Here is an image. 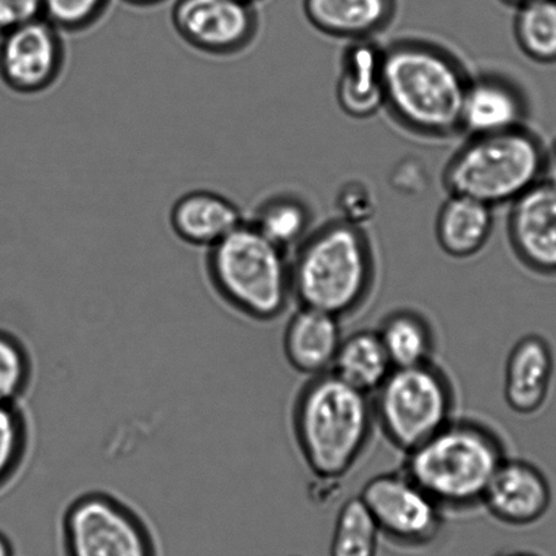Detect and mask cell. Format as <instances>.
Instances as JSON below:
<instances>
[{"instance_id": "obj_25", "label": "cell", "mask_w": 556, "mask_h": 556, "mask_svg": "<svg viewBox=\"0 0 556 556\" xmlns=\"http://www.w3.org/2000/svg\"><path fill=\"white\" fill-rule=\"evenodd\" d=\"M381 533L359 495L344 502L334 520L329 556H379Z\"/></svg>"}, {"instance_id": "obj_32", "label": "cell", "mask_w": 556, "mask_h": 556, "mask_svg": "<svg viewBox=\"0 0 556 556\" xmlns=\"http://www.w3.org/2000/svg\"><path fill=\"white\" fill-rule=\"evenodd\" d=\"M0 556H14L12 540L2 531H0Z\"/></svg>"}, {"instance_id": "obj_33", "label": "cell", "mask_w": 556, "mask_h": 556, "mask_svg": "<svg viewBox=\"0 0 556 556\" xmlns=\"http://www.w3.org/2000/svg\"><path fill=\"white\" fill-rule=\"evenodd\" d=\"M124 3L129 4L132 8H154L156 4H161L162 2H166V0H123Z\"/></svg>"}, {"instance_id": "obj_12", "label": "cell", "mask_w": 556, "mask_h": 556, "mask_svg": "<svg viewBox=\"0 0 556 556\" xmlns=\"http://www.w3.org/2000/svg\"><path fill=\"white\" fill-rule=\"evenodd\" d=\"M553 504L549 480L536 464L510 455L501 463L485 490L482 507L496 521L528 527L547 515Z\"/></svg>"}, {"instance_id": "obj_21", "label": "cell", "mask_w": 556, "mask_h": 556, "mask_svg": "<svg viewBox=\"0 0 556 556\" xmlns=\"http://www.w3.org/2000/svg\"><path fill=\"white\" fill-rule=\"evenodd\" d=\"M392 370V362L377 329H361L344 337L331 369L339 379L370 396Z\"/></svg>"}, {"instance_id": "obj_14", "label": "cell", "mask_w": 556, "mask_h": 556, "mask_svg": "<svg viewBox=\"0 0 556 556\" xmlns=\"http://www.w3.org/2000/svg\"><path fill=\"white\" fill-rule=\"evenodd\" d=\"M527 102L522 91L504 75L488 73L469 78L464 96L462 134L468 137L523 127Z\"/></svg>"}, {"instance_id": "obj_10", "label": "cell", "mask_w": 556, "mask_h": 556, "mask_svg": "<svg viewBox=\"0 0 556 556\" xmlns=\"http://www.w3.org/2000/svg\"><path fill=\"white\" fill-rule=\"evenodd\" d=\"M170 21L188 47L210 56L245 51L258 31L255 3L247 0H176Z\"/></svg>"}, {"instance_id": "obj_8", "label": "cell", "mask_w": 556, "mask_h": 556, "mask_svg": "<svg viewBox=\"0 0 556 556\" xmlns=\"http://www.w3.org/2000/svg\"><path fill=\"white\" fill-rule=\"evenodd\" d=\"M64 556H159L148 522L105 491L75 496L61 521Z\"/></svg>"}, {"instance_id": "obj_16", "label": "cell", "mask_w": 556, "mask_h": 556, "mask_svg": "<svg viewBox=\"0 0 556 556\" xmlns=\"http://www.w3.org/2000/svg\"><path fill=\"white\" fill-rule=\"evenodd\" d=\"M384 48L375 39L350 41L337 84L340 111L366 121L384 108Z\"/></svg>"}, {"instance_id": "obj_35", "label": "cell", "mask_w": 556, "mask_h": 556, "mask_svg": "<svg viewBox=\"0 0 556 556\" xmlns=\"http://www.w3.org/2000/svg\"><path fill=\"white\" fill-rule=\"evenodd\" d=\"M502 2L510 4L513 8H518L521 7V4L536 2V0H502Z\"/></svg>"}, {"instance_id": "obj_22", "label": "cell", "mask_w": 556, "mask_h": 556, "mask_svg": "<svg viewBox=\"0 0 556 556\" xmlns=\"http://www.w3.org/2000/svg\"><path fill=\"white\" fill-rule=\"evenodd\" d=\"M377 332L393 367L417 366L434 361L433 328L417 311L391 312L381 321Z\"/></svg>"}, {"instance_id": "obj_30", "label": "cell", "mask_w": 556, "mask_h": 556, "mask_svg": "<svg viewBox=\"0 0 556 556\" xmlns=\"http://www.w3.org/2000/svg\"><path fill=\"white\" fill-rule=\"evenodd\" d=\"M39 17L41 0H0V37Z\"/></svg>"}, {"instance_id": "obj_15", "label": "cell", "mask_w": 556, "mask_h": 556, "mask_svg": "<svg viewBox=\"0 0 556 556\" xmlns=\"http://www.w3.org/2000/svg\"><path fill=\"white\" fill-rule=\"evenodd\" d=\"M554 353L536 333L517 340L506 358L504 397L517 415H533L547 403L554 377Z\"/></svg>"}, {"instance_id": "obj_36", "label": "cell", "mask_w": 556, "mask_h": 556, "mask_svg": "<svg viewBox=\"0 0 556 556\" xmlns=\"http://www.w3.org/2000/svg\"><path fill=\"white\" fill-rule=\"evenodd\" d=\"M247 2L256 3L257 0H247Z\"/></svg>"}, {"instance_id": "obj_28", "label": "cell", "mask_w": 556, "mask_h": 556, "mask_svg": "<svg viewBox=\"0 0 556 556\" xmlns=\"http://www.w3.org/2000/svg\"><path fill=\"white\" fill-rule=\"evenodd\" d=\"M111 0H41L42 17L63 34H80L94 26Z\"/></svg>"}, {"instance_id": "obj_11", "label": "cell", "mask_w": 556, "mask_h": 556, "mask_svg": "<svg viewBox=\"0 0 556 556\" xmlns=\"http://www.w3.org/2000/svg\"><path fill=\"white\" fill-rule=\"evenodd\" d=\"M63 31L45 17L0 37V80L20 96L45 93L66 66Z\"/></svg>"}, {"instance_id": "obj_6", "label": "cell", "mask_w": 556, "mask_h": 556, "mask_svg": "<svg viewBox=\"0 0 556 556\" xmlns=\"http://www.w3.org/2000/svg\"><path fill=\"white\" fill-rule=\"evenodd\" d=\"M545 150L526 126L477 135L447 161L442 184L456 193L498 207L510 204L543 180Z\"/></svg>"}, {"instance_id": "obj_23", "label": "cell", "mask_w": 556, "mask_h": 556, "mask_svg": "<svg viewBox=\"0 0 556 556\" xmlns=\"http://www.w3.org/2000/svg\"><path fill=\"white\" fill-rule=\"evenodd\" d=\"M245 220L274 244L289 251L309 235L312 213L301 198L277 193L263 199Z\"/></svg>"}, {"instance_id": "obj_2", "label": "cell", "mask_w": 556, "mask_h": 556, "mask_svg": "<svg viewBox=\"0 0 556 556\" xmlns=\"http://www.w3.org/2000/svg\"><path fill=\"white\" fill-rule=\"evenodd\" d=\"M291 419L307 468L328 483L354 468L376 428L371 396L332 371L307 379L295 397Z\"/></svg>"}, {"instance_id": "obj_3", "label": "cell", "mask_w": 556, "mask_h": 556, "mask_svg": "<svg viewBox=\"0 0 556 556\" xmlns=\"http://www.w3.org/2000/svg\"><path fill=\"white\" fill-rule=\"evenodd\" d=\"M509 456L498 431L477 418H453L439 433L404 455L403 471L442 510L482 507L490 480Z\"/></svg>"}, {"instance_id": "obj_7", "label": "cell", "mask_w": 556, "mask_h": 556, "mask_svg": "<svg viewBox=\"0 0 556 556\" xmlns=\"http://www.w3.org/2000/svg\"><path fill=\"white\" fill-rule=\"evenodd\" d=\"M376 426L406 455L455 418L456 395L450 377L434 361L393 367L371 397Z\"/></svg>"}, {"instance_id": "obj_24", "label": "cell", "mask_w": 556, "mask_h": 556, "mask_svg": "<svg viewBox=\"0 0 556 556\" xmlns=\"http://www.w3.org/2000/svg\"><path fill=\"white\" fill-rule=\"evenodd\" d=\"M513 34L517 47L532 62L556 63V0H536L516 8Z\"/></svg>"}, {"instance_id": "obj_17", "label": "cell", "mask_w": 556, "mask_h": 556, "mask_svg": "<svg viewBox=\"0 0 556 556\" xmlns=\"http://www.w3.org/2000/svg\"><path fill=\"white\" fill-rule=\"evenodd\" d=\"M343 338L339 317L299 306L285 328L286 361L307 379L328 374Z\"/></svg>"}, {"instance_id": "obj_34", "label": "cell", "mask_w": 556, "mask_h": 556, "mask_svg": "<svg viewBox=\"0 0 556 556\" xmlns=\"http://www.w3.org/2000/svg\"><path fill=\"white\" fill-rule=\"evenodd\" d=\"M493 556H542L532 551H501Z\"/></svg>"}, {"instance_id": "obj_18", "label": "cell", "mask_w": 556, "mask_h": 556, "mask_svg": "<svg viewBox=\"0 0 556 556\" xmlns=\"http://www.w3.org/2000/svg\"><path fill=\"white\" fill-rule=\"evenodd\" d=\"M244 223L241 208L223 193L212 190L182 193L169 212L170 228L177 239L206 250Z\"/></svg>"}, {"instance_id": "obj_27", "label": "cell", "mask_w": 556, "mask_h": 556, "mask_svg": "<svg viewBox=\"0 0 556 556\" xmlns=\"http://www.w3.org/2000/svg\"><path fill=\"white\" fill-rule=\"evenodd\" d=\"M30 446V428L20 404H0V491L23 469Z\"/></svg>"}, {"instance_id": "obj_20", "label": "cell", "mask_w": 556, "mask_h": 556, "mask_svg": "<svg viewBox=\"0 0 556 556\" xmlns=\"http://www.w3.org/2000/svg\"><path fill=\"white\" fill-rule=\"evenodd\" d=\"M494 223L493 207L472 198L447 193L437 214V242L447 256L472 257L488 245Z\"/></svg>"}, {"instance_id": "obj_29", "label": "cell", "mask_w": 556, "mask_h": 556, "mask_svg": "<svg viewBox=\"0 0 556 556\" xmlns=\"http://www.w3.org/2000/svg\"><path fill=\"white\" fill-rule=\"evenodd\" d=\"M339 218L362 226L374 218L377 210L376 197L364 181L350 180L340 187L337 197Z\"/></svg>"}, {"instance_id": "obj_5", "label": "cell", "mask_w": 556, "mask_h": 556, "mask_svg": "<svg viewBox=\"0 0 556 556\" xmlns=\"http://www.w3.org/2000/svg\"><path fill=\"white\" fill-rule=\"evenodd\" d=\"M206 269L220 299L252 320H277L293 302L288 251L247 220L208 248Z\"/></svg>"}, {"instance_id": "obj_1", "label": "cell", "mask_w": 556, "mask_h": 556, "mask_svg": "<svg viewBox=\"0 0 556 556\" xmlns=\"http://www.w3.org/2000/svg\"><path fill=\"white\" fill-rule=\"evenodd\" d=\"M469 78L460 61L433 42L402 40L384 48V108L418 137L462 134Z\"/></svg>"}, {"instance_id": "obj_31", "label": "cell", "mask_w": 556, "mask_h": 556, "mask_svg": "<svg viewBox=\"0 0 556 556\" xmlns=\"http://www.w3.org/2000/svg\"><path fill=\"white\" fill-rule=\"evenodd\" d=\"M543 181L548 182L556 190V143L545 151Z\"/></svg>"}, {"instance_id": "obj_19", "label": "cell", "mask_w": 556, "mask_h": 556, "mask_svg": "<svg viewBox=\"0 0 556 556\" xmlns=\"http://www.w3.org/2000/svg\"><path fill=\"white\" fill-rule=\"evenodd\" d=\"M304 13L323 35L349 42L367 40L392 23L396 0H304Z\"/></svg>"}, {"instance_id": "obj_9", "label": "cell", "mask_w": 556, "mask_h": 556, "mask_svg": "<svg viewBox=\"0 0 556 556\" xmlns=\"http://www.w3.org/2000/svg\"><path fill=\"white\" fill-rule=\"evenodd\" d=\"M358 495L381 536L399 547H428L444 529L445 511L403 469L367 480Z\"/></svg>"}, {"instance_id": "obj_13", "label": "cell", "mask_w": 556, "mask_h": 556, "mask_svg": "<svg viewBox=\"0 0 556 556\" xmlns=\"http://www.w3.org/2000/svg\"><path fill=\"white\" fill-rule=\"evenodd\" d=\"M513 252L533 273L556 275V190L540 181L515 202L507 215Z\"/></svg>"}, {"instance_id": "obj_26", "label": "cell", "mask_w": 556, "mask_h": 556, "mask_svg": "<svg viewBox=\"0 0 556 556\" xmlns=\"http://www.w3.org/2000/svg\"><path fill=\"white\" fill-rule=\"evenodd\" d=\"M34 358L23 339L0 328V404H20L34 381Z\"/></svg>"}, {"instance_id": "obj_4", "label": "cell", "mask_w": 556, "mask_h": 556, "mask_svg": "<svg viewBox=\"0 0 556 556\" xmlns=\"http://www.w3.org/2000/svg\"><path fill=\"white\" fill-rule=\"evenodd\" d=\"M295 248L290 278L296 306L340 320L364 306L374 290L376 261L362 226L333 219L309 231Z\"/></svg>"}]
</instances>
